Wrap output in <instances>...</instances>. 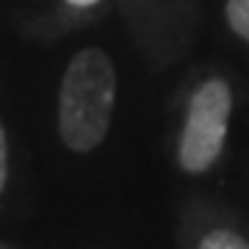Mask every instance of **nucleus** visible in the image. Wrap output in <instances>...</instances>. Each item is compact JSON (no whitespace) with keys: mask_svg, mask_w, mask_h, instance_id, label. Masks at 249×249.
<instances>
[{"mask_svg":"<svg viewBox=\"0 0 249 249\" xmlns=\"http://www.w3.org/2000/svg\"><path fill=\"white\" fill-rule=\"evenodd\" d=\"M116 106V70L106 50L83 47L70 58L58 86V133L72 152L106 142Z\"/></svg>","mask_w":249,"mask_h":249,"instance_id":"1","label":"nucleus"},{"mask_svg":"<svg viewBox=\"0 0 249 249\" xmlns=\"http://www.w3.org/2000/svg\"><path fill=\"white\" fill-rule=\"evenodd\" d=\"M232 116V89L224 78H208L186 106L178 142V163L188 175H205L222 158Z\"/></svg>","mask_w":249,"mask_h":249,"instance_id":"2","label":"nucleus"},{"mask_svg":"<svg viewBox=\"0 0 249 249\" xmlns=\"http://www.w3.org/2000/svg\"><path fill=\"white\" fill-rule=\"evenodd\" d=\"M196 249H249V241L232 227H213L199 238Z\"/></svg>","mask_w":249,"mask_h":249,"instance_id":"3","label":"nucleus"},{"mask_svg":"<svg viewBox=\"0 0 249 249\" xmlns=\"http://www.w3.org/2000/svg\"><path fill=\"white\" fill-rule=\"evenodd\" d=\"M224 17L235 36L249 42V0H227L224 3Z\"/></svg>","mask_w":249,"mask_h":249,"instance_id":"4","label":"nucleus"},{"mask_svg":"<svg viewBox=\"0 0 249 249\" xmlns=\"http://www.w3.org/2000/svg\"><path fill=\"white\" fill-rule=\"evenodd\" d=\"M6 180H9V139H6V130L0 122V194L6 188Z\"/></svg>","mask_w":249,"mask_h":249,"instance_id":"5","label":"nucleus"},{"mask_svg":"<svg viewBox=\"0 0 249 249\" xmlns=\"http://www.w3.org/2000/svg\"><path fill=\"white\" fill-rule=\"evenodd\" d=\"M70 6H75V9H91V6H97L100 0H67Z\"/></svg>","mask_w":249,"mask_h":249,"instance_id":"6","label":"nucleus"}]
</instances>
